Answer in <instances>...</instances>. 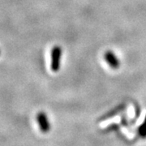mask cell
Listing matches in <instances>:
<instances>
[{"mask_svg":"<svg viewBox=\"0 0 146 146\" xmlns=\"http://www.w3.org/2000/svg\"><path fill=\"white\" fill-rule=\"evenodd\" d=\"M63 50L59 46H54L51 50V70L54 72H58L60 68V60Z\"/></svg>","mask_w":146,"mask_h":146,"instance_id":"6da1fadb","label":"cell"},{"mask_svg":"<svg viewBox=\"0 0 146 146\" xmlns=\"http://www.w3.org/2000/svg\"><path fill=\"white\" fill-rule=\"evenodd\" d=\"M36 121L38 123V125L40 127V130L42 132L46 133L49 131L50 130V121L48 120L46 115L45 112H39L36 115Z\"/></svg>","mask_w":146,"mask_h":146,"instance_id":"7a4b0ae2","label":"cell"},{"mask_svg":"<svg viewBox=\"0 0 146 146\" xmlns=\"http://www.w3.org/2000/svg\"><path fill=\"white\" fill-rule=\"evenodd\" d=\"M104 58L106 62L109 64V66L113 69H118L120 66L119 58L116 57L115 54L110 50H108L104 54Z\"/></svg>","mask_w":146,"mask_h":146,"instance_id":"3957f363","label":"cell"},{"mask_svg":"<svg viewBox=\"0 0 146 146\" xmlns=\"http://www.w3.org/2000/svg\"><path fill=\"white\" fill-rule=\"evenodd\" d=\"M125 106L124 105H121V106H117L115 110H111L110 112H109L108 114H106V115L103 116L102 118V119H106V118H110V117H112V116H114V115H116V113H118V112H119V111H122V110H124V107Z\"/></svg>","mask_w":146,"mask_h":146,"instance_id":"277c9868","label":"cell"},{"mask_svg":"<svg viewBox=\"0 0 146 146\" xmlns=\"http://www.w3.org/2000/svg\"><path fill=\"white\" fill-rule=\"evenodd\" d=\"M138 134L141 138H146V116L144 122L138 128Z\"/></svg>","mask_w":146,"mask_h":146,"instance_id":"5b68a950","label":"cell"}]
</instances>
